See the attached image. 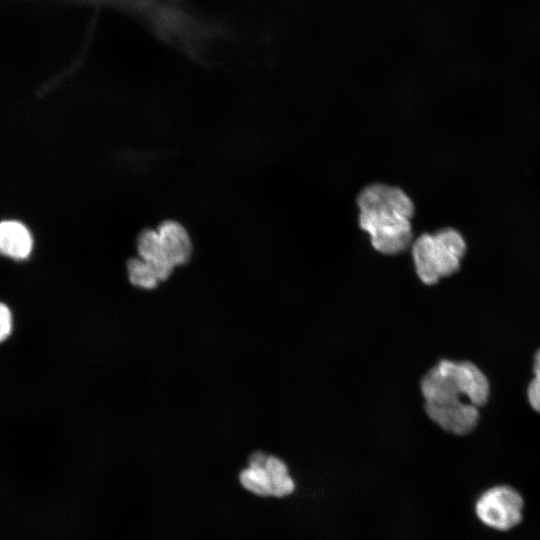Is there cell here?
Returning a JSON list of instances; mask_svg holds the SVG:
<instances>
[{"instance_id": "52a82bcc", "label": "cell", "mask_w": 540, "mask_h": 540, "mask_svg": "<svg viewBox=\"0 0 540 540\" xmlns=\"http://www.w3.org/2000/svg\"><path fill=\"white\" fill-rule=\"evenodd\" d=\"M33 246L29 230L20 222L3 221L0 223V253L14 258L25 259Z\"/></svg>"}, {"instance_id": "7a4b0ae2", "label": "cell", "mask_w": 540, "mask_h": 540, "mask_svg": "<svg viewBox=\"0 0 540 540\" xmlns=\"http://www.w3.org/2000/svg\"><path fill=\"white\" fill-rule=\"evenodd\" d=\"M357 205L359 226L369 234L375 250L396 255L412 245L414 204L402 189L370 184L358 194Z\"/></svg>"}, {"instance_id": "277c9868", "label": "cell", "mask_w": 540, "mask_h": 540, "mask_svg": "<svg viewBox=\"0 0 540 540\" xmlns=\"http://www.w3.org/2000/svg\"><path fill=\"white\" fill-rule=\"evenodd\" d=\"M524 500L509 485H497L485 490L477 499L475 512L486 526L507 531L518 525L523 517Z\"/></svg>"}, {"instance_id": "ba28073f", "label": "cell", "mask_w": 540, "mask_h": 540, "mask_svg": "<svg viewBox=\"0 0 540 540\" xmlns=\"http://www.w3.org/2000/svg\"><path fill=\"white\" fill-rule=\"evenodd\" d=\"M267 456L261 451L254 452L249 458V466L239 474L241 485L249 492L262 497L273 496L269 474L265 467Z\"/></svg>"}, {"instance_id": "5b68a950", "label": "cell", "mask_w": 540, "mask_h": 540, "mask_svg": "<svg viewBox=\"0 0 540 540\" xmlns=\"http://www.w3.org/2000/svg\"><path fill=\"white\" fill-rule=\"evenodd\" d=\"M166 258L174 265L186 263L192 253V243L187 230L177 221L166 220L157 228Z\"/></svg>"}, {"instance_id": "3957f363", "label": "cell", "mask_w": 540, "mask_h": 540, "mask_svg": "<svg viewBox=\"0 0 540 540\" xmlns=\"http://www.w3.org/2000/svg\"><path fill=\"white\" fill-rule=\"evenodd\" d=\"M411 249L417 276L423 283L431 285L460 269L467 243L459 230L443 227L418 236Z\"/></svg>"}, {"instance_id": "9c48e42d", "label": "cell", "mask_w": 540, "mask_h": 540, "mask_svg": "<svg viewBox=\"0 0 540 540\" xmlns=\"http://www.w3.org/2000/svg\"><path fill=\"white\" fill-rule=\"evenodd\" d=\"M265 467L269 474L274 497L281 498L293 493L295 483L283 460L276 456L268 455L265 461Z\"/></svg>"}, {"instance_id": "8fae6325", "label": "cell", "mask_w": 540, "mask_h": 540, "mask_svg": "<svg viewBox=\"0 0 540 540\" xmlns=\"http://www.w3.org/2000/svg\"><path fill=\"white\" fill-rule=\"evenodd\" d=\"M534 377L527 388V397L530 406L540 413V349L536 352L533 362Z\"/></svg>"}, {"instance_id": "30bf717a", "label": "cell", "mask_w": 540, "mask_h": 540, "mask_svg": "<svg viewBox=\"0 0 540 540\" xmlns=\"http://www.w3.org/2000/svg\"><path fill=\"white\" fill-rule=\"evenodd\" d=\"M127 270L129 280L135 286L151 289L154 288L159 281L149 265L141 258L130 259L127 263Z\"/></svg>"}, {"instance_id": "7c38bea8", "label": "cell", "mask_w": 540, "mask_h": 540, "mask_svg": "<svg viewBox=\"0 0 540 540\" xmlns=\"http://www.w3.org/2000/svg\"><path fill=\"white\" fill-rule=\"evenodd\" d=\"M12 330V315L9 308L0 303V342L5 340Z\"/></svg>"}, {"instance_id": "6da1fadb", "label": "cell", "mask_w": 540, "mask_h": 540, "mask_svg": "<svg viewBox=\"0 0 540 540\" xmlns=\"http://www.w3.org/2000/svg\"><path fill=\"white\" fill-rule=\"evenodd\" d=\"M420 387L429 418L455 435L476 428L479 408L490 394L487 377L468 361L441 360L424 375Z\"/></svg>"}, {"instance_id": "8992f818", "label": "cell", "mask_w": 540, "mask_h": 540, "mask_svg": "<svg viewBox=\"0 0 540 540\" xmlns=\"http://www.w3.org/2000/svg\"><path fill=\"white\" fill-rule=\"evenodd\" d=\"M137 249L140 258L149 265L158 280H165L170 276L174 265L163 252L157 230H143L138 236Z\"/></svg>"}]
</instances>
